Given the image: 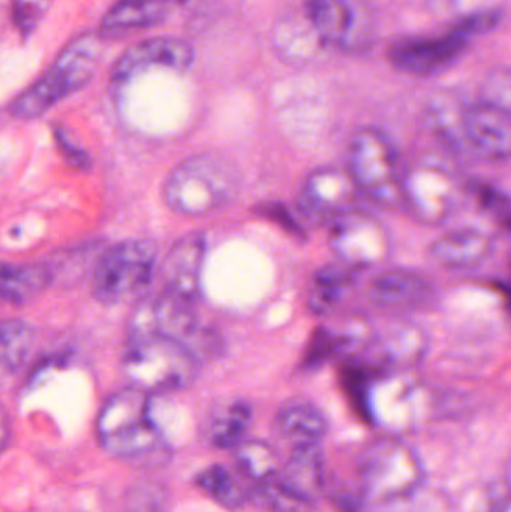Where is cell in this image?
<instances>
[{"label":"cell","mask_w":511,"mask_h":512,"mask_svg":"<svg viewBox=\"0 0 511 512\" xmlns=\"http://www.w3.org/2000/svg\"><path fill=\"white\" fill-rule=\"evenodd\" d=\"M149 394L131 385L114 393L102 406L96 435L111 456L141 465L167 459V444L153 421Z\"/></svg>","instance_id":"1"},{"label":"cell","mask_w":511,"mask_h":512,"mask_svg":"<svg viewBox=\"0 0 511 512\" xmlns=\"http://www.w3.org/2000/svg\"><path fill=\"white\" fill-rule=\"evenodd\" d=\"M104 54V36L86 32L72 39L53 65L9 105L15 119L33 120L86 86Z\"/></svg>","instance_id":"2"},{"label":"cell","mask_w":511,"mask_h":512,"mask_svg":"<svg viewBox=\"0 0 511 512\" xmlns=\"http://www.w3.org/2000/svg\"><path fill=\"white\" fill-rule=\"evenodd\" d=\"M131 385L155 393L194 384L200 360L185 345L153 331L129 333L122 360Z\"/></svg>","instance_id":"3"},{"label":"cell","mask_w":511,"mask_h":512,"mask_svg":"<svg viewBox=\"0 0 511 512\" xmlns=\"http://www.w3.org/2000/svg\"><path fill=\"white\" fill-rule=\"evenodd\" d=\"M240 189V177L227 159L218 155L192 156L177 165L164 185V198L173 212L204 216L227 206Z\"/></svg>","instance_id":"4"},{"label":"cell","mask_w":511,"mask_h":512,"mask_svg":"<svg viewBox=\"0 0 511 512\" xmlns=\"http://www.w3.org/2000/svg\"><path fill=\"white\" fill-rule=\"evenodd\" d=\"M348 171L360 192L386 209L402 207L405 170L398 147L386 132L363 128L348 147Z\"/></svg>","instance_id":"5"},{"label":"cell","mask_w":511,"mask_h":512,"mask_svg":"<svg viewBox=\"0 0 511 512\" xmlns=\"http://www.w3.org/2000/svg\"><path fill=\"white\" fill-rule=\"evenodd\" d=\"M360 493L374 507L407 498L423 489L422 463L413 450L396 439H378L360 453Z\"/></svg>","instance_id":"6"},{"label":"cell","mask_w":511,"mask_h":512,"mask_svg":"<svg viewBox=\"0 0 511 512\" xmlns=\"http://www.w3.org/2000/svg\"><path fill=\"white\" fill-rule=\"evenodd\" d=\"M158 249L143 239L126 240L99 256L92 289L104 304H125L140 298L152 283Z\"/></svg>","instance_id":"7"},{"label":"cell","mask_w":511,"mask_h":512,"mask_svg":"<svg viewBox=\"0 0 511 512\" xmlns=\"http://www.w3.org/2000/svg\"><path fill=\"white\" fill-rule=\"evenodd\" d=\"M468 185L440 161H417L405 170L402 207L411 218L429 227L443 225L461 204Z\"/></svg>","instance_id":"8"},{"label":"cell","mask_w":511,"mask_h":512,"mask_svg":"<svg viewBox=\"0 0 511 512\" xmlns=\"http://www.w3.org/2000/svg\"><path fill=\"white\" fill-rule=\"evenodd\" d=\"M153 331L185 345L198 360L215 355L219 339L195 312V301L183 300L162 291L135 310L129 333Z\"/></svg>","instance_id":"9"},{"label":"cell","mask_w":511,"mask_h":512,"mask_svg":"<svg viewBox=\"0 0 511 512\" xmlns=\"http://www.w3.org/2000/svg\"><path fill=\"white\" fill-rule=\"evenodd\" d=\"M306 20L323 44L345 51L368 48L375 21L365 0H306Z\"/></svg>","instance_id":"10"},{"label":"cell","mask_w":511,"mask_h":512,"mask_svg":"<svg viewBox=\"0 0 511 512\" xmlns=\"http://www.w3.org/2000/svg\"><path fill=\"white\" fill-rule=\"evenodd\" d=\"M330 245L342 264L354 270L378 267L392 254L389 228L374 213L360 207L330 224Z\"/></svg>","instance_id":"11"},{"label":"cell","mask_w":511,"mask_h":512,"mask_svg":"<svg viewBox=\"0 0 511 512\" xmlns=\"http://www.w3.org/2000/svg\"><path fill=\"white\" fill-rule=\"evenodd\" d=\"M362 192L348 168L321 167L311 171L300 189L297 212L312 225L332 224L356 209Z\"/></svg>","instance_id":"12"},{"label":"cell","mask_w":511,"mask_h":512,"mask_svg":"<svg viewBox=\"0 0 511 512\" xmlns=\"http://www.w3.org/2000/svg\"><path fill=\"white\" fill-rule=\"evenodd\" d=\"M464 156L500 164L511 159V114L486 102L467 104L462 119Z\"/></svg>","instance_id":"13"},{"label":"cell","mask_w":511,"mask_h":512,"mask_svg":"<svg viewBox=\"0 0 511 512\" xmlns=\"http://www.w3.org/2000/svg\"><path fill=\"white\" fill-rule=\"evenodd\" d=\"M428 352V336L419 325L407 321L393 322L372 333L363 349L368 366L378 372L395 373L413 369Z\"/></svg>","instance_id":"14"},{"label":"cell","mask_w":511,"mask_h":512,"mask_svg":"<svg viewBox=\"0 0 511 512\" xmlns=\"http://www.w3.org/2000/svg\"><path fill=\"white\" fill-rule=\"evenodd\" d=\"M194 48L179 38H152L125 51L111 69V80L126 81L152 66L186 71L194 63Z\"/></svg>","instance_id":"15"},{"label":"cell","mask_w":511,"mask_h":512,"mask_svg":"<svg viewBox=\"0 0 511 512\" xmlns=\"http://www.w3.org/2000/svg\"><path fill=\"white\" fill-rule=\"evenodd\" d=\"M204 255L206 239L203 234L189 233L177 240L162 262V291L183 300H197Z\"/></svg>","instance_id":"16"},{"label":"cell","mask_w":511,"mask_h":512,"mask_svg":"<svg viewBox=\"0 0 511 512\" xmlns=\"http://www.w3.org/2000/svg\"><path fill=\"white\" fill-rule=\"evenodd\" d=\"M467 47L464 32L435 38L410 39L399 42L390 51V60L396 68L411 74H431L440 71L461 56Z\"/></svg>","instance_id":"17"},{"label":"cell","mask_w":511,"mask_h":512,"mask_svg":"<svg viewBox=\"0 0 511 512\" xmlns=\"http://www.w3.org/2000/svg\"><path fill=\"white\" fill-rule=\"evenodd\" d=\"M434 294L431 282L410 268L383 271L372 280L369 297L378 307L410 310L423 306Z\"/></svg>","instance_id":"18"},{"label":"cell","mask_w":511,"mask_h":512,"mask_svg":"<svg viewBox=\"0 0 511 512\" xmlns=\"http://www.w3.org/2000/svg\"><path fill=\"white\" fill-rule=\"evenodd\" d=\"M495 242L479 228H459L435 239L429 255L438 265L450 270L477 267L494 254Z\"/></svg>","instance_id":"19"},{"label":"cell","mask_w":511,"mask_h":512,"mask_svg":"<svg viewBox=\"0 0 511 512\" xmlns=\"http://www.w3.org/2000/svg\"><path fill=\"white\" fill-rule=\"evenodd\" d=\"M278 480L300 498L315 504L326 486V466L320 444L294 447Z\"/></svg>","instance_id":"20"},{"label":"cell","mask_w":511,"mask_h":512,"mask_svg":"<svg viewBox=\"0 0 511 512\" xmlns=\"http://www.w3.org/2000/svg\"><path fill=\"white\" fill-rule=\"evenodd\" d=\"M171 9V0H117L102 17L99 33L108 38L150 29L164 23Z\"/></svg>","instance_id":"21"},{"label":"cell","mask_w":511,"mask_h":512,"mask_svg":"<svg viewBox=\"0 0 511 512\" xmlns=\"http://www.w3.org/2000/svg\"><path fill=\"white\" fill-rule=\"evenodd\" d=\"M276 433L294 447L320 444L329 429L323 412L306 400H288L276 412Z\"/></svg>","instance_id":"22"},{"label":"cell","mask_w":511,"mask_h":512,"mask_svg":"<svg viewBox=\"0 0 511 512\" xmlns=\"http://www.w3.org/2000/svg\"><path fill=\"white\" fill-rule=\"evenodd\" d=\"M53 265L38 264H3L2 298L11 306H24L45 291L53 282Z\"/></svg>","instance_id":"23"},{"label":"cell","mask_w":511,"mask_h":512,"mask_svg":"<svg viewBox=\"0 0 511 512\" xmlns=\"http://www.w3.org/2000/svg\"><path fill=\"white\" fill-rule=\"evenodd\" d=\"M252 420V408L243 400H228L216 406L207 424V438L219 450H234L245 441Z\"/></svg>","instance_id":"24"},{"label":"cell","mask_w":511,"mask_h":512,"mask_svg":"<svg viewBox=\"0 0 511 512\" xmlns=\"http://www.w3.org/2000/svg\"><path fill=\"white\" fill-rule=\"evenodd\" d=\"M467 104L450 93H440L426 108V122L435 137L456 155H464L462 119Z\"/></svg>","instance_id":"25"},{"label":"cell","mask_w":511,"mask_h":512,"mask_svg":"<svg viewBox=\"0 0 511 512\" xmlns=\"http://www.w3.org/2000/svg\"><path fill=\"white\" fill-rule=\"evenodd\" d=\"M234 460L240 474L257 484L266 483L279 475V460L275 448L261 439L243 441L234 448Z\"/></svg>","instance_id":"26"},{"label":"cell","mask_w":511,"mask_h":512,"mask_svg":"<svg viewBox=\"0 0 511 512\" xmlns=\"http://www.w3.org/2000/svg\"><path fill=\"white\" fill-rule=\"evenodd\" d=\"M354 268L348 265H329L321 268L314 279L309 306L315 313H327L341 300L345 289L353 283Z\"/></svg>","instance_id":"27"},{"label":"cell","mask_w":511,"mask_h":512,"mask_svg":"<svg viewBox=\"0 0 511 512\" xmlns=\"http://www.w3.org/2000/svg\"><path fill=\"white\" fill-rule=\"evenodd\" d=\"M35 331L20 319H5L0 327V358L6 372H15L29 357Z\"/></svg>","instance_id":"28"},{"label":"cell","mask_w":511,"mask_h":512,"mask_svg":"<svg viewBox=\"0 0 511 512\" xmlns=\"http://www.w3.org/2000/svg\"><path fill=\"white\" fill-rule=\"evenodd\" d=\"M197 484L218 504L227 508L242 507L249 498L248 493L225 466L213 465L204 469L198 474Z\"/></svg>","instance_id":"29"},{"label":"cell","mask_w":511,"mask_h":512,"mask_svg":"<svg viewBox=\"0 0 511 512\" xmlns=\"http://www.w3.org/2000/svg\"><path fill=\"white\" fill-rule=\"evenodd\" d=\"M249 498L261 508L272 512H314L315 504L305 501L288 490L278 477L266 483L257 484Z\"/></svg>","instance_id":"30"},{"label":"cell","mask_w":511,"mask_h":512,"mask_svg":"<svg viewBox=\"0 0 511 512\" xmlns=\"http://www.w3.org/2000/svg\"><path fill=\"white\" fill-rule=\"evenodd\" d=\"M468 191L476 195L480 206L494 219L495 224L500 225L507 233H511V197L509 194L494 188V186L486 185V183L477 186L468 185Z\"/></svg>","instance_id":"31"},{"label":"cell","mask_w":511,"mask_h":512,"mask_svg":"<svg viewBox=\"0 0 511 512\" xmlns=\"http://www.w3.org/2000/svg\"><path fill=\"white\" fill-rule=\"evenodd\" d=\"M51 0H12L11 18L21 41H27L50 9Z\"/></svg>","instance_id":"32"},{"label":"cell","mask_w":511,"mask_h":512,"mask_svg":"<svg viewBox=\"0 0 511 512\" xmlns=\"http://www.w3.org/2000/svg\"><path fill=\"white\" fill-rule=\"evenodd\" d=\"M480 101L511 114V66H501L486 75L480 87Z\"/></svg>","instance_id":"33"},{"label":"cell","mask_w":511,"mask_h":512,"mask_svg":"<svg viewBox=\"0 0 511 512\" xmlns=\"http://www.w3.org/2000/svg\"><path fill=\"white\" fill-rule=\"evenodd\" d=\"M54 140H56L63 158H65L72 167L78 168V170H87V168L90 167V158L86 150L81 149V147L66 134L65 129L57 128L56 131H54Z\"/></svg>","instance_id":"34"},{"label":"cell","mask_w":511,"mask_h":512,"mask_svg":"<svg viewBox=\"0 0 511 512\" xmlns=\"http://www.w3.org/2000/svg\"><path fill=\"white\" fill-rule=\"evenodd\" d=\"M162 501V490H158V487L141 486L131 493L128 507L131 512H158L159 507L164 504Z\"/></svg>","instance_id":"35"},{"label":"cell","mask_w":511,"mask_h":512,"mask_svg":"<svg viewBox=\"0 0 511 512\" xmlns=\"http://www.w3.org/2000/svg\"><path fill=\"white\" fill-rule=\"evenodd\" d=\"M506 480H507V484H509L510 489H511V457L509 460V465H507V469H506Z\"/></svg>","instance_id":"36"},{"label":"cell","mask_w":511,"mask_h":512,"mask_svg":"<svg viewBox=\"0 0 511 512\" xmlns=\"http://www.w3.org/2000/svg\"><path fill=\"white\" fill-rule=\"evenodd\" d=\"M500 512H511V499L503 508H501Z\"/></svg>","instance_id":"37"}]
</instances>
